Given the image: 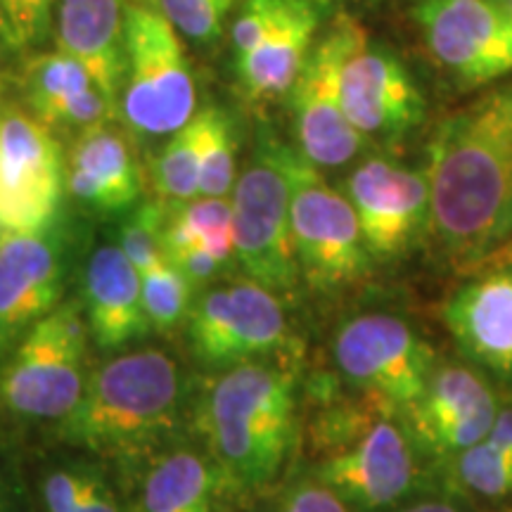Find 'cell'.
Here are the masks:
<instances>
[{"label": "cell", "mask_w": 512, "mask_h": 512, "mask_svg": "<svg viewBox=\"0 0 512 512\" xmlns=\"http://www.w3.org/2000/svg\"><path fill=\"white\" fill-rule=\"evenodd\" d=\"M430 238L451 264L489 261L512 238V81L441 121L427 147Z\"/></svg>", "instance_id": "6da1fadb"}, {"label": "cell", "mask_w": 512, "mask_h": 512, "mask_svg": "<svg viewBox=\"0 0 512 512\" xmlns=\"http://www.w3.org/2000/svg\"><path fill=\"white\" fill-rule=\"evenodd\" d=\"M197 420L230 484H271L297 441V370L268 361L228 368L211 382Z\"/></svg>", "instance_id": "7a4b0ae2"}, {"label": "cell", "mask_w": 512, "mask_h": 512, "mask_svg": "<svg viewBox=\"0 0 512 512\" xmlns=\"http://www.w3.org/2000/svg\"><path fill=\"white\" fill-rule=\"evenodd\" d=\"M181 373L157 349L121 354L86 377L81 399L62 418V437L105 456H126L174 430Z\"/></svg>", "instance_id": "3957f363"}, {"label": "cell", "mask_w": 512, "mask_h": 512, "mask_svg": "<svg viewBox=\"0 0 512 512\" xmlns=\"http://www.w3.org/2000/svg\"><path fill=\"white\" fill-rule=\"evenodd\" d=\"M399 413L361 394L318 420L316 482L354 512L392 508L420 484L418 446Z\"/></svg>", "instance_id": "277c9868"}, {"label": "cell", "mask_w": 512, "mask_h": 512, "mask_svg": "<svg viewBox=\"0 0 512 512\" xmlns=\"http://www.w3.org/2000/svg\"><path fill=\"white\" fill-rule=\"evenodd\" d=\"M283 164L290 181V233L299 275L325 294L366 280L375 261L349 197L332 188L318 166L290 145H283Z\"/></svg>", "instance_id": "5b68a950"}, {"label": "cell", "mask_w": 512, "mask_h": 512, "mask_svg": "<svg viewBox=\"0 0 512 512\" xmlns=\"http://www.w3.org/2000/svg\"><path fill=\"white\" fill-rule=\"evenodd\" d=\"M126 76L119 112L140 136H169L195 114L197 91L174 24L155 0H124Z\"/></svg>", "instance_id": "8992f818"}, {"label": "cell", "mask_w": 512, "mask_h": 512, "mask_svg": "<svg viewBox=\"0 0 512 512\" xmlns=\"http://www.w3.org/2000/svg\"><path fill=\"white\" fill-rule=\"evenodd\" d=\"M86 316L79 304L55 306L17 342L0 373V399L15 415L62 420L86 387Z\"/></svg>", "instance_id": "52a82bcc"}, {"label": "cell", "mask_w": 512, "mask_h": 512, "mask_svg": "<svg viewBox=\"0 0 512 512\" xmlns=\"http://www.w3.org/2000/svg\"><path fill=\"white\" fill-rule=\"evenodd\" d=\"M235 259L247 278L273 292H292L299 283L290 233V181L283 143L261 133L252 162L230 192Z\"/></svg>", "instance_id": "ba28073f"}, {"label": "cell", "mask_w": 512, "mask_h": 512, "mask_svg": "<svg viewBox=\"0 0 512 512\" xmlns=\"http://www.w3.org/2000/svg\"><path fill=\"white\" fill-rule=\"evenodd\" d=\"M335 366L351 387L403 415L425 392L437 356L406 320L358 313L339 325Z\"/></svg>", "instance_id": "9c48e42d"}, {"label": "cell", "mask_w": 512, "mask_h": 512, "mask_svg": "<svg viewBox=\"0 0 512 512\" xmlns=\"http://www.w3.org/2000/svg\"><path fill=\"white\" fill-rule=\"evenodd\" d=\"M366 29L354 17H337L313 43L290 95L297 150L318 169H337L363 152L368 138L361 136L342 107L339 76L347 55L366 38Z\"/></svg>", "instance_id": "30bf717a"}, {"label": "cell", "mask_w": 512, "mask_h": 512, "mask_svg": "<svg viewBox=\"0 0 512 512\" xmlns=\"http://www.w3.org/2000/svg\"><path fill=\"white\" fill-rule=\"evenodd\" d=\"M188 337L197 361L211 368L266 361L290 349L283 304L252 278L204 292L190 309Z\"/></svg>", "instance_id": "8fae6325"}, {"label": "cell", "mask_w": 512, "mask_h": 512, "mask_svg": "<svg viewBox=\"0 0 512 512\" xmlns=\"http://www.w3.org/2000/svg\"><path fill=\"white\" fill-rule=\"evenodd\" d=\"M422 41L463 88L512 74V17L501 0H418Z\"/></svg>", "instance_id": "7c38bea8"}, {"label": "cell", "mask_w": 512, "mask_h": 512, "mask_svg": "<svg viewBox=\"0 0 512 512\" xmlns=\"http://www.w3.org/2000/svg\"><path fill=\"white\" fill-rule=\"evenodd\" d=\"M64 188L67 164L50 128L10 110L0 119V233L53 228Z\"/></svg>", "instance_id": "4fadbf2b"}, {"label": "cell", "mask_w": 512, "mask_h": 512, "mask_svg": "<svg viewBox=\"0 0 512 512\" xmlns=\"http://www.w3.org/2000/svg\"><path fill=\"white\" fill-rule=\"evenodd\" d=\"M344 195L356 211L370 259L392 264L430 233V181L425 171L384 157L351 171Z\"/></svg>", "instance_id": "5bb4252c"}, {"label": "cell", "mask_w": 512, "mask_h": 512, "mask_svg": "<svg viewBox=\"0 0 512 512\" xmlns=\"http://www.w3.org/2000/svg\"><path fill=\"white\" fill-rule=\"evenodd\" d=\"M339 95L351 126L384 143H399L427 114L425 95L401 57L387 46H373L368 36L342 64Z\"/></svg>", "instance_id": "9a60e30c"}, {"label": "cell", "mask_w": 512, "mask_h": 512, "mask_svg": "<svg viewBox=\"0 0 512 512\" xmlns=\"http://www.w3.org/2000/svg\"><path fill=\"white\" fill-rule=\"evenodd\" d=\"M498 399L475 368L434 366L425 392L401 415L418 446L432 458H451L489 434L498 415Z\"/></svg>", "instance_id": "2e32d148"}, {"label": "cell", "mask_w": 512, "mask_h": 512, "mask_svg": "<svg viewBox=\"0 0 512 512\" xmlns=\"http://www.w3.org/2000/svg\"><path fill=\"white\" fill-rule=\"evenodd\" d=\"M64 285V252L53 230L0 233V354L55 309Z\"/></svg>", "instance_id": "e0dca14e"}, {"label": "cell", "mask_w": 512, "mask_h": 512, "mask_svg": "<svg viewBox=\"0 0 512 512\" xmlns=\"http://www.w3.org/2000/svg\"><path fill=\"white\" fill-rule=\"evenodd\" d=\"M446 330L465 358L498 377H512V264L465 280L444 309Z\"/></svg>", "instance_id": "ac0fdd59"}, {"label": "cell", "mask_w": 512, "mask_h": 512, "mask_svg": "<svg viewBox=\"0 0 512 512\" xmlns=\"http://www.w3.org/2000/svg\"><path fill=\"white\" fill-rule=\"evenodd\" d=\"M57 43L119 112L126 76L124 0H60Z\"/></svg>", "instance_id": "d6986e66"}, {"label": "cell", "mask_w": 512, "mask_h": 512, "mask_svg": "<svg viewBox=\"0 0 512 512\" xmlns=\"http://www.w3.org/2000/svg\"><path fill=\"white\" fill-rule=\"evenodd\" d=\"M83 316L102 349H117L147 335L140 273L119 245H105L83 273Z\"/></svg>", "instance_id": "ffe728a7"}, {"label": "cell", "mask_w": 512, "mask_h": 512, "mask_svg": "<svg viewBox=\"0 0 512 512\" xmlns=\"http://www.w3.org/2000/svg\"><path fill=\"white\" fill-rule=\"evenodd\" d=\"M320 27V8L313 0H290L264 41L235 60L238 83L249 102L264 105L292 91Z\"/></svg>", "instance_id": "44dd1931"}, {"label": "cell", "mask_w": 512, "mask_h": 512, "mask_svg": "<svg viewBox=\"0 0 512 512\" xmlns=\"http://www.w3.org/2000/svg\"><path fill=\"white\" fill-rule=\"evenodd\" d=\"M140 169L131 147L107 124L81 131L69 152L67 190L100 211L131 207L140 195Z\"/></svg>", "instance_id": "7402d4cb"}, {"label": "cell", "mask_w": 512, "mask_h": 512, "mask_svg": "<svg viewBox=\"0 0 512 512\" xmlns=\"http://www.w3.org/2000/svg\"><path fill=\"white\" fill-rule=\"evenodd\" d=\"M27 102L48 128H86L107 124L117 110L91 81L86 69L62 50L38 55L27 69Z\"/></svg>", "instance_id": "603a6c76"}, {"label": "cell", "mask_w": 512, "mask_h": 512, "mask_svg": "<svg viewBox=\"0 0 512 512\" xmlns=\"http://www.w3.org/2000/svg\"><path fill=\"white\" fill-rule=\"evenodd\" d=\"M214 472L202 456L174 451L159 458L143 484L145 512H211Z\"/></svg>", "instance_id": "cb8c5ba5"}, {"label": "cell", "mask_w": 512, "mask_h": 512, "mask_svg": "<svg viewBox=\"0 0 512 512\" xmlns=\"http://www.w3.org/2000/svg\"><path fill=\"white\" fill-rule=\"evenodd\" d=\"M166 254L185 247H202L223 264L235 256L233 247V207L228 197H195L188 202L169 204L164 223Z\"/></svg>", "instance_id": "d4e9b609"}, {"label": "cell", "mask_w": 512, "mask_h": 512, "mask_svg": "<svg viewBox=\"0 0 512 512\" xmlns=\"http://www.w3.org/2000/svg\"><path fill=\"white\" fill-rule=\"evenodd\" d=\"M200 119V197H228L238 181V133L233 119L221 107L209 105L197 112Z\"/></svg>", "instance_id": "484cf974"}, {"label": "cell", "mask_w": 512, "mask_h": 512, "mask_svg": "<svg viewBox=\"0 0 512 512\" xmlns=\"http://www.w3.org/2000/svg\"><path fill=\"white\" fill-rule=\"evenodd\" d=\"M200 138L202 128L195 112L152 159V183L164 200L188 202L200 197Z\"/></svg>", "instance_id": "4316f807"}, {"label": "cell", "mask_w": 512, "mask_h": 512, "mask_svg": "<svg viewBox=\"0 0 512 512\" xmlns=\"http://www.w3.org/2000/svg\"><path fill=\"white\" fill-rule=\"evenodd\" d=\"M446 460L453 484L467 494L486 501L512 496V453L491 444L486 437Z\"/></svg>", "instance_id": "83f0119b"}, {"label": "cell", "mask_w": 512, "mask_h": 512, "mask_svg": "<svg viewBox=\"0 0 512 512\" xmlns=\"http://www.w3.org/2000/svg\"><path fill=\"white\" fill-rule=\"evenodd\" d=\"M192 290H195V285L185 278V273L166 254L157 266L140 275L147 323L159 332L176 330L178 325L188 323Z\"/></svg>", "instance_id": "f1b7e54d"}, {"label": "cell", "mask_w": 512, "mask_h": 512, "mask_svg": "<svg viewBox=\"0 0 512 512\" xmlns=\"http://www.w3.org/2000/svg\"><path fill=\"white\" fill-rule=\"evenodd\" d=\"M43 503L48 512H119L110 484L83 467L50 472L43 482Z\"/></svg>", "instance_id": "f546056e"}, {"label": "cell", "mask_w": 512, "mask_h": 512, "mask_svg": "<svg viewBox=\"0 0 512 512\" xmlns=\"http://www.w3.org/2000/svg\"><path fill=\"white\" fill-rule=\"evenodd\" d=\"M169 207L162 202H145L121 223L119 247L124 249L136 271L143 275L166 256L164 223Z\"/></svg>", "instance_id": "4dcf8cb0"}, {"label": "cell", "mask_w": 512, "mask_h": 512, "mask_svg": "<svg viewBox=\"0 0 512 512\" xmlns=\"http://www.w3.org/2000/svg\"><path fill=\"white\" fill-rule=\"evenodd\" d=\"M240 3L242 0H155L178 34L197 43L219 41L226 19Z\"/></svg>", "instance_id": "1f68e13d"}, {"label": "cell", "mask_w": 512, "mask_h": 512, "mask_svg": "<svg viewBox=\"0 0 512 512\" xmlns=\"http://www.w3.org/2000/svg\"><path fill=\"white\" fill-rule=\"evenodd\" d=\"M55 0H0V22L10 46L29 48L50 31Z\"/></svg>", "instance_id": "d6a6232c"}, {"label": "cell", "mask_w": 512, "mask_h": 512, "mask_svg": "<svg viewBox=\"0 0 512 512\" xmlns=\"http://www.w3.org/2000/svg\"><path fill=\"white\" fill-rule=\"evenodd\" d=\"M287 3L290 0H242V8L233 22V31H230L235 60L252 53L271 34L278 19L283 17Z\"/></svg>", "instance_id": "836d02e7"}, {"label": "cell", "mask_w": 512, "mask_h": 512, "mask_svg": "<svg viewBox=\"0 0 512 512\" xmlns=\"http://www.w3.org/2000/svg\"><path fill=\"white\" fill-rule=\"evenodd\" d=\"M280 512H354L328 486L320 482H299L287 491Z\"/></svg>", "instance_id": "e575fe53"}, {"label": "cell", "mask_w": 512, "mask_h": 512, "mask_svg": "<svg viewBox=\"0 0 512 512\" xmlns=\"http://www.w3.org/2000/svg\"><path fill=\"white\" fill-rule=\"evenodd\" d=\"M169 259L174 261L178 268H181V271L185 273V278H188L195 287H202V285L211 283V280H214L216 275H219L223 268L228 266L202 247L178 249V252L169 254Z\"/></svg>", "instance_id": "d590c367"}, {"label": "cell", "mask_w": 512, "mask_h": 512, "mask_svg": "<svg viewBox=\"0 0 512 512\" xmlns=\"http://www.w3.org/2000/svg\"><path fill=\"white\" fill-rule=\"evenodd\" d=\"M486 439H489L491 444H496L498 448H503V451L512 453V406L498 408V415L494 425H491L489 434H486Z\"/></svg>", "instance_id": "8d00e7d4"}, {"label": "cell", "mask_w": 512, "mask_h": 512, "mask_svg": "<svg viewBox=\"0 0 512 512\" xmlns=\"http://www.w3.org/2000/svg\"><path fill=\"white\" fill-rule=\"evenodd\" d=\"M401 512H460V510L456 505L444 503V501H422V503L408 505V508H403Z\"/></svg>", "instance_id": "74e56055"}, {"label": "cell", "mask_w": 512, "mask_h": 512, "mask_svg": "<svg viewBox=\"0 0 512 512\" xmlns=\"http://www.w3.org/2000/svg\"><path fill=\"white\" fill-rule=\"evenodd\" d=\"M501 3H503V8L508 10V15L512 17V0H501Z\"/></svg>", "instance_id": "f35d334b"}, {"label": "cell", "mask_w": 512, "mask_h": 512, "mask_svg": "<svg viewBox=\"0 0 512 512\" xmlns=\"http://www.w3.org/2000/svg\"><path fill=\"white\" fill-rule=\"evenodd\" d=\"M0 512H8V508H5V503H3V498H0Z\"/></svg>", "instance_id": "ab89813d"}]
</instances>
